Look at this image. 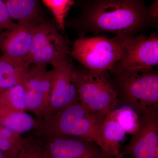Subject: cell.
<instances>
[{
  "label": "cell",
  "mask_w": 158,
  "mask_h": 158,
  "mask_svg": "<svg viewBox=\"0 0 158 158\" xmlns=\"http://www.w3.org/2000/svg\"><path fill=\"white\" fill-rule=\"evenodd\" d=\"M106 116L92 112L79 99L49 117L39 118V135L68 136L94 142L101 149V127Z\"/></svg>",
  "instance_id": "cell-2"
},
{
  "label": "cell",
  "mask_w": 158,
  "mask_h": 158,
  "mask_svg": "<svg viewBox=\"0 0 158 158\" xmlns=\"http://www.w3.org/2000/svg\"><path fill=\"white\" fill-rule=\"evenodd\" d=\"M158 1L148 7L146 0H85L81 15L70 25L81 37L88 33L133 37L157 25Z\"/></svg>",
  "instance_id": "cell-1"
},
{
  "label": "cell",
  "mask_w": 158,
  "mask_h": 158,
  "mask_svg": "<svg viewBox=\"0 0 158 158\" xmlns=\"http://www.w3.org/2000/svg\"><path fill=\"white\" fill-rule=\"evenodd\" d=\"M127 38L103 35L81 37L74 43L70 55L89 70L112 72L121 58Z\"/></svg>",
  "instance_id": "cell-5"
},
{
  "label": "cell",
  "mask_w": 158,
  "mask_h": 158,
  "mask_svg": "<svg viewBox=\"0 0 158 158\" xmlns=\"http://www.w3.org/2000/svg\"><path fill=\"white\" fill-rule=\"evenodd\" d=\"M158 65V36L137 35L128 37L119 61L113 71L152 69Z\"/></svg>",
  "instance_id": "cell-7"
},
{
  "label": "cell",
  "mask_w": 158,
  "mask_h": 158,
  "mask_svg": "<svg viewBox=\"0 0 158 158\" xmlns=\"http://www.w3.org/2000/svg\"><path fill=\"white\" fill-rule=\"evenodd\" d=\"M53 14L59 28H65V19L69 11L74 4V0H42Z\"/></svg>",
  "instance_id": "cell-20"
},
{
  "label": "cell",
  "mask_w": 158,
  "mask_h": 158,
  "mask_svg": "<svg viewBox=\"0 0 158 158\" xmlns=\"http://www.w3.org/2000/svg\"><path fill=\"white\" fill-rule=\"evenodd\" d=\"M49 104L41 118L59 113L78 99L74 79L75 68L69 59L53 64Z\"/></svg>",
  "instance_id": "cell-8"
},
{
  "label": "cell",
  "mask_w": 158,
  "mask_h": 158,
  "mask_svg": "<svg viewBox=\"0 0 158 158\" xmlns=\"http://www.w3.org/2000/svg\"><path fill=\"white\" fill-rule=\"evenodd\" d=\"M29 68L25 64H17L0 56V90L24 85Z\"/></svg>",
  "instance_id": "cell-14"
},
{
  "label": "cell",
  "mask_w": 158,
  "mask_h": 158,
  "mask_svg": "<svg viewBox=\"0 0 158 158\" xmlns=\"http://www.w3.org/2000/svg\"><path fill=\"white\" fill-rule=\"evenodd\" d=\"M78 98L88 110L106 116L118 104V93L108 71H92L82 66L75 69Z\"/></svg>",
  "instance_id": "cell-4"
},
{
  "label": "cell",
  "mask_w": 158,
  "mask_h": 158,
  "mask_svg": "<svg viewBox=\"0 0 158 158\" xmlns=\"http://www.w3.org/2000/svg\"><path fill=\"white\" fill-rule=\"evenodd\" d=\"M121 99L138 115L158 113V73L152 69L113 73Z\"/></svg>",
  "instance_id": "cell-3"
},
{
  "label": "cell",
  "mask_w": 158,
  "mask_h": 158,
  "mask_svg": "<svg viewBox=\"0 0 158 158\" xmlns=\"http://www.w3.org/2000/svg\"><path fill=\"white\" fill-rule=\"evenodd\" d=\"M0 91H1V90H0Z\"/></svg>",
  "instance_id": "cell-27"
},
{
  "label": "cell",
  "mask_w": 158,
  "mask_h": 158,
  "mask_svg": "<svg viewBox=\"0 0 158 158\" xmlns=\"http://www.w3.org/2000/svg\"><path fill=\"white\" fill-rule=\"evenodd\" d=\"M7 115L6 113L3 111L2 109L0 107V123Z\"/></svg>",
  "instance_id": "cell-23"
},
{
  "label": "cell",
  "mask_w": 158,
  "mask_h": 158,
  "mask_svg": "<svg viewBox=\"0 0 158 158\" xmlns=\"http://www.w3.org/2000/svg\"><path fill=\"white\" fill-rule=\"evenodd\" d=\"M158 158V113L139 115V127L120 158Z\"/></svg>",
  "instance_id": "cell-9"
},
{
  "label": "cell",
  "mask_w": 158,
  "mask_h": 158,
  "mask_svg": "<svg viewBox=\"0 0 158 158\" xmlns=\"http://www.w3.org/2000/svg\"><path fill=\"white\" fill-rule=\"evenodd\" d=\"M12 20L4 1L0 0V31H10L14 28L16 23Z\"/></svg>",
  "instance_id": "cell-22"
},
{
  "label": "cell",
  "mask_w": 158,
  "mask_h": 158,
  "mask_svg": "<svg viewBox=\"0 0 158 158\" xmlns=\"http://www.w3.org/2000/svg\"><path fill=\"white\" fill-rule=\"evenodd\" d=\"M26 90L23 85L0 91V107L7 115L26 111Z\"/></svg>",
  "instance_id": "cell-15"
},
{
  "label": "cell",
  "mask_w": 158,
  "mask_h": 158,
  "mask_svg": "<svg viewBox=\"0 0 158 158\" xmlns=\"http://www.w3.org/2000/svg\"><path fill=\"white\" fill-rule=\"evenodd\" d=\"M46 65H34L30 68L26 76L24 86L26 90H31L42 94L49 99L52 88V71Z\"/></svg>",
  "instance_id": "cell-13"
},
{
  "label": "cell",
  "mask_w": 158,
  "mask_h": 158,
  "mask_svg": "<svg viewBox=\"0 0 158 158\" xmlns=\"http://www.w3.org/2000/svg\"><path fill=\"white\" fill-rule=\"evenodd\" d=\"M47 158H98L100 148L94 142L68 136L41 135Z\"/></svg>",
  "instance_id": "cell-10"
},
{
  "label": "cell",
  "mask_w": 158,
  "mask_h": 158,
  "mask_svg": "<svg viewBox=\"0 0 158 158\" xmlns=\"http://www.w3.org/2000/svg\"><path fill=\"white\" fill-rule=\"evenodd\" d=\"M6 31L5 32H0V47H1L3 39H4V37H5V35H6Z\"/></svg>",
  "instance_id": "cell-24"
},
{
  "label": "cell",
  "mask_w": 158,
  "mask_h": 158,
  "mask_svg": "<svg viewBox=\"0 0 158 158\" xmlns=\"http://www.w3.org/2000/svg\"><path fill=\"white\" fill-rule=\"evenodd\" d=\"M39 23V21L19 22L12 30L6 31L0 47L2 56L14 63L25 64L34 33Z\"/></svg>",
  "instance_id": "cell-11"
},
{
  "label": "cell",
  "mask_w": 158,
  "mask_h": 158,
  "mask_svg": "<svg viewBox=\"0 0 158 158\" xmlns=\"http://www.w3.org/2000/svg\"><path fill=\"white\" fill-rule=\"evenodd\" d=\"M111 117L123 129L126 134L133 135L139 127V115L130 106H124L109 113Z\"/></svg>",
  "instance_id": "cell-19"
},
{
  "label": "cell",
  "mask_w": 158,
  "mask_h": 158,
  "mask_svg": "<svg viewBox=\"0 0 158 158\" xmlns=\"http://www.w3.org/2000/svg\"><path fill=\"white\" fill-rule=\"evenodd\" d=\"M0 125L21 135L36 130L37 121L26 111H20L7 115L1 122Z\"/></svg>",
  "instance_id": "cell-17"
},
{
  "label": "cell",
  "mask_w": 158,
  "mask_h": 158,
  "mask_svg": "<svg viewBox=\"0 0 158 158\" xmlns=\"http://www.w3.org/2000/svg\"><path fill=\"white\" fill-rule=\"evenodd\" d=\"M12 19L19 22L35 21L37 19L36 0H3Z\"/></svg>",
  "instance_id": "cell-16"
},
{
  "label": "cell",
  "mask_w": 158,
  "mask_h": 158,
  "mask_svg": "<svg viewBox=\"0 0 158 158\" xmlns=\"http://www.w3.org/2000/svg\"><path fill=\"white\" fill-rule=\"evenodd\" d=\"M126 135L123 129L108 114L101 127L102 146L101 155L112 158H120V148Z\"/></svg>",
  "instance_id": "cell-12"
},
{
  "label": "cell",
  "mask_w": 158,
  "mask_h": 158,
  "mask_svg": "<svg viewBox=\"0 0 158 158\" xmlns=\"http://www.w3.org/2000/svg\"><path fill=\"white\" fill-rule=\"evenodd\" d=\"M0 158H8L1 150H0Z\"/></svg>",
  "instance_id": "cell-25"
},
{
  "label": "cell",
  "mask_w": 158,
  "mask_h": 158,
  "mask_svg": "<svg viewBox=\"0 0 158 158\" xmlns=\"http://www.w3.org/2000/svg\"><path fill=\"white\" fill-rule=\"evenodd\" d=\"M67 42L56 29L47 23H40L34 33L26 65H47L69 59Z\"/></svg>",
  "instance_id": "cell-6"
},
{
  "label": "cell",
  "mask_w": 158,
  "mask_h": 158,
  "mask_svg": "<svg viewBox=\"0 0 158 158\" xmlns=\"http://www.w3.org/2000/svg\"><path fill=\"white\" fill-rule=\"evenodd\" d=\"M25 138L0 125V150L8 158H16L22 149Z\"/></svg>",
  "instance_id": "cell-18"
},
{
  "label": "cell",
  "mask_w": 158,
  "mask_h": 158,
  "mask_svg": "<svg viewBox=\"0 0 158 158\" xmlns=\"http://www.w3.org/2000/svg\"></svg>",
  "instance_id": "cell-28"
},
{
  "label": "cell",
  "mask_w": 158,
  "mask_h": 158,
  "mask_svg": "<svg viewBox=\"0 0 158 158\" xmlns=\"http://www.w3.org/2000/svg\"><path fill=\"white\" fill-rule=\"evenodd\" d=\"M98 158H112L107 157L104 156H103L101 155Z\"/></svg>",
  "instance_id": "cell-26"
},
{
  "label": "cell",
  "mask_w": 158,
  "mask_h": 158,
  "mask_svg": "<svg viewBox=\"0 0 158 158\" xmlns=\"http://www.w3.org/2000/svg\"><path fill=\"white\" fill-rule=\"evenodd\" d=\"M16 158H47L42 141L25 138L22 149Z\"/></svg>",
  "instance_id": "cell-21"
}]
</instances>
